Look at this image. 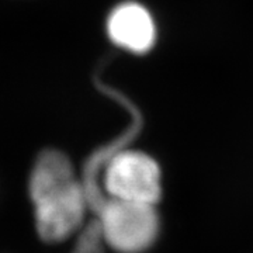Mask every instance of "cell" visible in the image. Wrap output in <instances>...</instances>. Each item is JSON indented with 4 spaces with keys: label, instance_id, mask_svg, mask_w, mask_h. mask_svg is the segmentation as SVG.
Here are the masks:
<instances>
[{
    "label": "cell",
    "instance_id": "4",
    "mask_svg": "<svg viewBox=\"0 0 253 253\" xmlns=\"http://www.w3.org/2000/svg\"><path fill=\"white\" fill-rule=\"evenodd\" d=\"M107 34L113 44L132 54H145L156 42V24L149 10L135 1H126L111 10Z\"/></svg>",
    "mask_w": 253,
    "mask_h": 253
},
{
    "label": "cell",
    "instance_id": "2",
    "mask_svg": "<svg viewBox=\"0 0 253 253\" xmlns=\"http://www.w3.org/2000/svg\"><path fill=\"white\" fill-rule=\"evenodd\" d=\"M99 211L100 231L118 252H144L158 236L159 218L154 204L110 199Z\"/></svg>",
    "mask_w": 253,
    "mask_h": 253
},
{
    "label": "cell",
    "instance_id": "3",
    "mask_svg": "<svg viewBox=\"0 0 253 253\" xmlns=\"http://www.w3.org/2000/svg\"><path fill=\"white\" fill-rule=\"evenodd\" d=\"M104 187L111 199L155 206L162 191L159 165L139 151L118 152L107 165Z\"/></svg>",
    "mask_w": 253,
    "mask_h": 253
},
{
    "label": "cell",
    "instance_id": "1",
    "mask_svg": "<svg viewBox=\"0 0 253 253\" xmlns=\"http://www.w3.org/2000/svg\"><path fill=\"white\" fill-rule=\"evenodd\" d=\"M30 194L36 206L38 234L48 242H59L73 234L89 203L72 163L58 151H45L38 156L30 180Z\"/></svg>",
    "mask_w": 253,
    "mask_h": 253
}]
</instances>
